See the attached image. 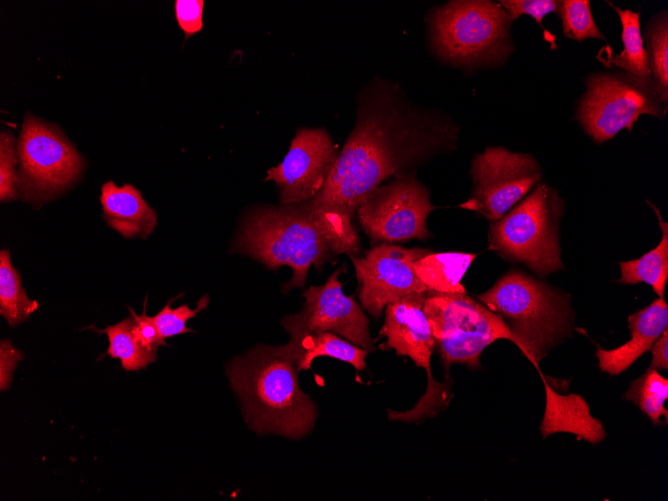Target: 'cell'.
<instances>
[{"label": "cell", "mask_w": 668, "mask_h": 501, "mask_svg": "<svg viewBox=\"0 0 668 501\" xmlns=\"http://www.w3.org/2000/svg\"><path fill=\"white\" fill-rule=\"evenodd\" d=\"M645 50L656 92L662 102L668 101V19L667 12L652 18L645 31Z\"/></svg>", "instance_id": "25"}, {"label": "cell", "mask_w": 668, "mask_h": 501, "mask_svg": "<svg viewBox=\"0 0 668 501\" xmlns=\"http://www.w3.org/2000/svg\"><path fill=\"white\" fill-rule=\"evenodd\" d=\"M132 323L133 318L130 316L102 330L94 328L99 333L107 335L109 346L105 354L111 358L120 359L121 367L125 371L145 369L157 358V353L150 352L139 345L132 332Z\"/></svg>", "instance_id": "24"}, {"label": "cell", "mask_w": 668, "mask_h": 501, "mask_svg": "<svg viewBox=\"0 0 668 501\" xmlns=\"http://www.w3.org/2000/svg\"><path fill=\"white\" fill-rule=\"evenodd\" d=\"M19 163L17 145L14 136L2 131L0 135V200L11 201L17 197L18 173L15 167Z\"/></svg>", "instance_id": "29"}, {"label": "cell", "mask_w": 668, "mask_h": 501, "mask_svg": "<svg viewBox=\"0 0 668 501\" xmlns=\"http://www.w3.org/2000/svg\"><path fill=\"white\" fill-rule=\"evenodd\" d=\"M646 114L659 118L666 114V104L653 90L620 71L597 72L586 80L576 118L596 143H602L622 129L631 132Z\"/></svg>", "instance_id": "9"}, {"label": "cell", "mask_w": 668, "mask_h": 501, "mask_svg": "<svg viewBox=\"0 0 668 501\" xmlns=\"http://www.w3.org/2000/svg\"><path fill=\"white\" fill-rule=\"evenodd\" d=\"M39 307L22 286L21 276L11 263L9 250L0 251V314L11 327L25 322Z\"/></svg>", "instance_id": "23"}, {"label": "cell", "mask_w": 668, "mask_h": 501, "mask_svg": "<svg viewBox=\"0 0 668 501\" xmlns=\"http://www.w3.org/2000/svg\"><path fill=\"white\" fill-rule=\"evenodd\" d=\"M17 186L25 200L44 202L69 188L79 177L83 159L59 128L24 117L17 142Z\"/></svg>", "instance_id": "8"}, {"label": "cell", "mask_w": 668, "mask_h": 501, "mask_svg": "<svg viewBox=\"0 0 668 501\" xmlns=\"http://www.w3.org/2000/svg\"><path fill=\"white\" fill-rule=\"evenodd\" d=\"M609 5L617 12L622 25L623 50L619 54H614L610 47H603L599 51L597 59L606 67L615 66L620 68L623 73L657 94L641 33L640 13L629 9H621L610 2Z\"/></svg>", "instance_id": "19"}, {"label": "cell", "mask_w": 668, "mask_h": 501, "mask_svg": "<svg viewBox=\"0 0 668 501\" xmlns=\"http://www.w3.org/2000/svg\"><path fill=\"white\" fill-rule=\"evenodd\" d=\"M337 154L324 129H299L283 161L267 171L266 180L275 182L281 205L313 199L325 185Z\"/></svg>", "instance_id": "15"}, {"label": "cell", "mask_w": 668, "mask_h": 501, "mask_svg": "<svg viewBox=\"0 0 668 501\" xmlns=\"http://www.w3.org/2000/svg\"><path fill=\"white\" fill-rule=\"evenodd\" d=\"M204 2L202 0H176L175 16L186 38L202 29Z\"/></svg>", "instance_id": "32"}, {"label": "cell", "mask_w": 668, "mask_h": 501, "mask_svg": "<svg viewBox=\"0 0 668 501\" xmlns=\"http://www.w3.org/2000/svg\"><path fill=\"white\" fill-rule=\"evenodd\" d=\"M477 254L464 252H429L414 263L418 278L428 292L466 293L461 283Z\"/></svg>", "instance_id": "21"}, {"label": "cell", "mask_w": 668, "mask_h": 501, "mask_svg": "<svg viewBox=\"0 0 668 501\" xmlns=\"http://www.w3.org/2000/svg\"><path fill=\"white\" fill-rule=\"evenodd\" d=\"M234 250L270 269L289 266L293 276L284 285V292L303 288L312 265L321 270L339 254L332 238L300 204L251 212L243 221Z\"/></svg>", "instance_id": "4"}, {"label": "cell", "mask_w": 668, "mask_h": 501, "mask_svg": "<svg viewBox=\"0 0 668 501\" xmlns=\"http://www.w3.org/2000/svg\"><path fill=\"white\" fill-rule=\"evenodd\" d=\"M624 398L638 406L654 425H662V417L667 422L668 412L664 403L668 398V380L657 370L649 367L642 376L632 381Z\"/></svg>", "instance_id": "26"}, {"label": "cell", "mask_w": 668, "mask_h": 501, "mask_svg": "<svg viewBox=\"0 0 668 501\" xmlns=\"http://www.w3.org/2000/svg\"><path fill=\"white\" fill-rule=\"evenodd\" d=\"M563 209L555 189L537 184L503 217L491 222L488 249L542 277L562 270L559 222Z\"/></svg>", "instance_id": "6"}, {"label": "cell", "mask_w": 668, "mask_h": 501, "mask_svg": "<svg viewBox=\"0 0 668 501\" xmlns=\"http://www.w3.org/2000/svg\"><path fill=\"white\" fill-rule=\"evenodd\" d=\"M283 346L298 372L311 369L312 361L322 356L350 363L357 371H362L369 352L333 332L308 334Z\"/></svg>", "instance_id": "20"}, {"label": "cell", "mask_w": 668, "mask_h": 501, "mask_svg": "<svg viewBox=\"0 0 668 501\" xmlns=\"http://www.w3.org/2000/svg\"><path fill=\"white\" fill-rule=\"evenodd\" d=\"M545 386V411L540 426L543 438L560 432L597 444L607 437L601 421L590 412L586 400L578 394H560L543 379Z\"/></svg>", "instance_id": "18"}, {"label": "cell", "mask_w": 668, "mask_h": 501, "mask_svg": "<svg viewBox=\"0 0 668 501\" xmlns=\"http://www.w3.org/2000/svg\"><path fill=\"white\" fill-rule=\"evenodd\" d=\"M174 299H171L156 315L151 316L160 336L164 340L175 335L192 332V329L186 327V322L205 309L209 302L208 296L205 295L200 298L195 309H191L187 304L173 309L170 303Z\"/></svg>", "instance_id": "28"}, {"label": "cell", "mask_w": 668, "mask_h": 501, "mask_svg": "<svg viewBox=\"0 0 668 501\" xmlns=\"http://www.w3.org/2000/svg\"><path fill=\"white\" fill-rule=\"evenodd\" d=\"M652 360L650 368L655 370L668 369V329H666L651 347Z\"/></svg>", "instance_id": "34"}, {"label": "cell", "mask_w": 668, "mask_h": 501, "mask_svg": "<svg viewBox=\"0 0 668 501\" xmlns=\"http://www.w3.org/2000/svg\"><path fill=\"white\" fill-rule=\"evenodd\" d=\"M426 293L409 294L385 308L379 337L386 341L380 348L410 358L417 367L425 369L428 379L427 390L416 406L406 412L389 411L390 420L411 422L431 416L445 409L452 397L450 385L436 382L432 375L431 356L436 343L423 311Z\"/></svg>", "instance_id": "10"}, {"label": "cell", "mask_w": 668, "mask_h": 501, "mask_svg": "<svg viewBox=\"0 0 668 501\" xmlns=\"http://www.w3.org/2000/svg\"><path fill=\"white\" fill-rule=\"evenodd\" d=\"M297 373L283 345L258 346L228 365L230 385L255 431L299 439L312 430L317 409L301 390Z\"/></svg>", "instance_id": "2"}, {"label": "cell", "mask_w": 668, "mask_h": 501, "mask_svg": "<svg viewBox=\"0 0 668 501\" xmlns=\"http://www.w3.org/2000/svg\"><path fill=\"white\" fill-rule=\"evenodd\" d=\"M423 311L446 367L458 363L478 368L487 346L512 340L502 318L466 293L427 292Z\"/></svg>", "instance_id": "7"}, {"label": "cell", "mask_w": 668, "mask_h": 501, "mask_svg": "<svg viewBox=\"0 0 668 501\" xmlns=\"http://www.w3.org/2000/svg\"><path fill=\"white\" fill-rule=\"evenodd\" d=\"M499 4L505 9L511 22L526 14L533 17L542 29L543 18L558 10V1L555 0H502Z\"/></svg>", "instance_id": "30"}, {"label": "cell", "mask_w": 668, "mask_h": 501, "mask_svg": "<svg viewBox=\"0 0 668 501\" xmlns=\"http://www.w3.org/2000/svg\"><path fill=\"white\" fill-rule=\"evenodd\" d=\"M470 174L471 194L460 207L493 222L538 184L542 170L531 154L494 146L474 156Z\"/></svg>", "instance_id": "12"}, {"label": "cell", "mask_w": 668, "mask_h": 501, "mask_svg": "<svg viewBox=\"0 0 668 501\" xmlns=\"http://www.w3.org/2000/svg\"><path fill=\"white\" fill-rule=\"evenodd\" d=\"M431 250L379 243L364 257L350 256L358 281L362 308L379 318L387 305L413 293L428 292L414 270V263Z\"/></svg>", "instance_id": "13"}, {"label": "cell", "mask_w": 668, "mask_h": 501, "mask_svg": "<svg viewBox=\"0 0 668 501\" xmlns=\"http://www.w3.org/2000/svg\"><path fill=\"white\" fill-rule=\"evenodd\" d=\"M510 18L489 0H455L428 14L432 52L441 61L465 69L502 64L514 50Z\"/></svg>", "instance_id": "5"}, {"label": "cell", "mask_w": 668, "mask_h": 501, "mask_svg": "<svg viewBox=\"0 0 668 501\" xmlns=\"http://www.w3.org/2000/svg\"><path fill=\"white\" fill-rule=\"evenodd\" d=\"M24 359V353L17 349L9 339L0 341V390L10 388L14 370L19 361Z\"/></svg>", "instance_id": "33"}, {"label": "cell", "mask_w": 668, "mask_h": 501, "mask_svg": "<svg viewBox=\"0 0 668 501\" xmlns=\"http://www.w3.org/2000/svg\"><path fill=\"white\" fill-rule=\"evenodd\" d=\"M459 129L445 113L417 105L402 86L377 77L359 93L355 126L322 190L300 205L335 242L339 254L359 252L352 224L362 202L385 181L455 149Z\"/></svg>", "instance_id": "1"}, {"label": "cell", "mask_w": 668, "mask_h": 501, "mask_svg": "<svg viewBox=\"0 0 668 501\" xmlns=\"http://www.w3.org/2000/svg\"><path fill=\"white\" fill-rule=\"evenodd\" d=\"M128 309L133 318V335L142 348L150 352L157 353V350L160 346H168L166 341L160 336L151 316L146 314V300L144 302V310L141 315L136 314L130 307Z\"/></svg>", "instance_id": "31"}, {"label": "cell", "mask_w": 668, "mask_h": 501, "mask_svg": "<svg viewBox=\"0 0 668 501\" xmlns=\"http://www.w3.org/2000/svg\"><path fill=\"white\" fill-rule=\"evenodd\" d=\"M477 298L502 318L511 342L538 370L573 331L575 314L567 293L520 270L508 271Z\"/></svg>", "instance_id": "3"}, {"label": "cell", "mask_w": 668, "mask_h": 501, "mask_svg": "<svg viewBox=\"0 0 668 501\" xmlns=\"http://www.w3.org/2000/svg\"><path fill=\"white\" fill-rule=\"evenodd\" d=\"M103 218L125 238H147L157 224V214L131 184L117 186L107 181L101 186Z\"/></svg>", "instance_id": "17"}, {"label": "cell", "mask_w": 668, "mask_h": 501, "mask_svg": "<svg viewBox=\"0 0 668 501\" xmlns=\"http://www.w3.org/2000/svg\"><path fill=\"white\" fill-rule=\"evenodd\" d=\"M648 204L657 215L662 238L655 248L640 258L619 262L621 277L618 282L630 285L646 283L660 298H664L668 277V224L662 220L660 210L649 201Z\"/></svg>", "instance_id": "22"}, {"label": "cell", "mask_w": 668, "mask_h": 501, "mask_svg": "<svg viewBox=\"0 0 668 501\" xmlns=\"http://www.w3.org/2000/svg\"><path fill=\"white\" fill-rule=\"evenodd\" d=\"M342 271L337 269L323 285L305 290L302 309L282 319L290 341L312 333L333 332L363 349L374 350L368 318L353 296L343 293L338 279Z\"/></svg>", "instance_id": "14"}, {"label": "cell", "mask_w": 668, "mask_h": 501, "mask_svg": "<svg viewBox=\"0 0 668 501\" xmlns=\"http://www.w3.org/2000/svg\"><path fill=\"white\" fill-rule=\"evenodd\" d=\"M557 13L562 20L564 36L576 41L588 38L605 39L594 21L589 1H558Z\"/></svg>", "instance_id": "27"}, {"label": "cell", "mask_w": 668, "mask_h": 501, "mask_svg": "<svg viewBox=\"0 0 668 501\" xmlns=\"http://www.w3.org/2000/svg\"><path fill=\"white\" fill-rule=\"evenodd\" d=\"M631 338L611 350L597 346L598 367L609 375L626 371L639 357L649 351L668 327V306L664 298L628 316Z\"/></svg>", "instance_id": "16"}, {"label": "cell", "mask_w": 668, "mask_h": 501, "mask_svg": "<svg viewBox=\"0 0 668 501\" xmlns=\"http://www.w3.org/2000/svg\"><path fill=\"white\" fill-rule=\"evenodd\" d=\"M436 208L416 172L396 177L375 189L356 210L372 243H398L431 236L428 215Z\"/></svg>", "instance_id": "11"}]
</instances>
